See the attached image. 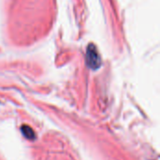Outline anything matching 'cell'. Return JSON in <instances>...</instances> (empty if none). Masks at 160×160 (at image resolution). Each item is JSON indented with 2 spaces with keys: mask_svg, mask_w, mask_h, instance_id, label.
I'll use <instances>...</instances> for the list:
<instances>
[{
  "mask_svg": "<svg viewBox=\"0 0 160 160\" xmlns=\"http://www.w3.org/2000/svg\"><path fill=\"white\" fill-rule=\"evenodd\" d=\"M92 51L88 49L87 51V63L92 68H97L99 66V56L94 46H90Z\"/></svg>",
  "mask_w": 160,
  "mask_h": 160,
  "instance_id": "cell-1",
  "label": "cell"
}]
</instances>
